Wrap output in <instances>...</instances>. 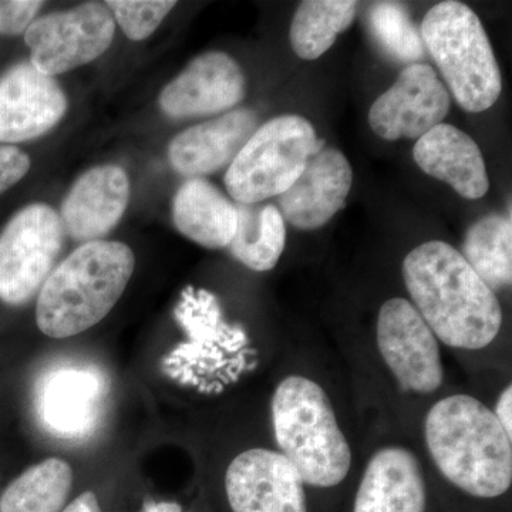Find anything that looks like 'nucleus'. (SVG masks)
<instances>
[{
	"instance_id": "obj_1",
	"label": "nucleus",
	"mask_w": 512,
	"mask_h": 512,
	"mask_svg": "<svg viewBox=\"0 0 512 512\" xmlns=\"http://www.w3.org/2000/svg\"><path fill=\"white\" fill-rule=\"evenodd\" d=\"M403 278L414 308L444 345L477 350L497 338L503 326L497 296L447 242L414 248L404 258Z\"/></svg>"
},
{
	"instance_id": "obj_2",
	"label": "nucleus",
	"mask_w": 512,
	"mask_h": 512,
	"mask_svg": "<svg viewBox=\"0 0 512 512\" xmlns=\"http://www.w3.org/2000/svg\"><path fill=\"white\" fill-rule=\"evenodd\" d=\"M430 456L446 480L470 497L495 500L512 484V437L493 410L467 394L431 407L424 423Z\"/></svg>"
},
{
	"instance_id": "obj_3",
	"label": "nucleus",
	"mask_w": 512,
	"mask_h": 512,
	"mask_svg": "<svg viewBox=\"0 0 512 512\" xmlns=\"http://www.w3.org/2000/svg\"><path fill=\"white\" fill-rule=\"evenodd\" d=\"M136 268L123 242L80 245L53 269L36 303L37 328L53 339L80 335L101 322L119 302Z\"/></svg>"
},
{
	"instance_id": "obj_4",
	"label": "nucleus",
	"mask_w": 512,
	"mask_h": 512,
	"mask_svg": "<svg viewBox=\"0 0 512 512\" xmlns=\"http://www.w3.org/2000/svg\"><path fill=\"white\" fill-rule=\"evenodd\" d=\"M272 421L282 456L305 485L332 488L348 477L352 451L320 384L296 375L282 380L272 399Z\"/></svg>"
},
{
	"instance_id": "obj_5",
	"label": "nucleus",
	"mask_w": 512,
	"mask_h": 512,
	"mask_svg": "<svg viewBox=\"0 0 512 512\" xmlns=\"http://www.w3.org/2000/svg\"><path fill=\"white\" fill-rule=\"evenodd\" d=\"M421 39L461 109H491L503 92V77L483 23L461 2L437 3L424 16Z\"/></svg>"
},
{
	"instance_id": "obj_6",
	"label": "nucleus",
	"mask_w": 512,
	"mask_h": 512,
	"mask_svg": "<svg viewBox=\"0 0 512 512\" xmlns=\"http://www.w3.org/2000/svg\"><path fill=\"white\" fill-rule=\"evenodd\" d=\"M325 147L305 117H275L254 134L229 164L225 187L238 204L279 197L298 180L306 164Z\"/></svg>"
},
{
	"instance_id": "obj_7",
	"label": "nucleus",
	"mask_w": 512,
	"mask_h": 512,
	"mask_svg": "<svg viewBox=\"0 0 512 512\" xmlns=\"http://www.w3.org/2000/svg\"><path fill=\"white\" fill-rule=\"evenodd\" d=\"M64 241L60 215L43 202L30 204L0 234V301L28 303L52 274Z\"/></svg>"
},
{
	"instance_id": "obj_8",
	"label": "nucleus",
	"mask_w": 512,
	"mask_h": 512,
	"mask_svg": "<svg viewBox=\"0 0 512 512\" xmlns=\"http://www.w3.org/2000/svg\"><path fill=\"white\" fill-rule=\"evenodd\" d=\"M116 33L113 13L103 3H84L36 19L26 30L30 63L46 76H56L99 59Z\"/></svg>"
},
{
	"instance_id": "obj_9",
	"label": "nucleus",
	"mask_w": 512,
	"mask_h": 512,
	"mask_svg": "<svg viewBox=\"0 0 512 512\" xmlns=\"http://www.w3.org/2000/svg\"><path fill=\"white\" fill-rule=\"evenodd\" d=\"M380 355L400 386L412 392H436L443 383L439 343L413 303L389 299L377 318Z\"/></svg>"
},
{
	"instance_id": "obj_10",
	"label": "nucleus",
	"mask_w": 512,
	"mask_h": 512,
	"mask_svg": "<svg viewBox=\"0 0 512 512\" xmlns=\"http://www.w3.org/2000/svg\"><path fill=\"white\" fill-rule=\"evenodd\" d=\"M447 87L429 64L404 67L396 83L372 104L369 124L384 140H419L450 111Z\"/></svg>"
},
{
	"instance_id": "obj_11",
	"label": "nucleus",
	"mask_w": 512,
	"mask_h": 512,
	"mask_svg": "<svg viewBox=\"0 0 512 512\" xmlns=\"http://www.w3.org/2000/svg\"><path fill=\"white\" fill-rule=\"evenodd\" d=\"M232 512H309L305 483L285 456L252 448L232 460L225 474Z\"/></svg>"
},
{
	"instance_id": "obj_12",
	"label": "nucleus",
	"mask_w": 512,
	"mask_h": 512,
	"mask_svg": "<svg viewBox=\"0 0 512 512\" xmlns=\"http://www.w3.org/2000/svg\"><path fill=\"white\" fill-rule=\"evenodd\" d=\"M67 97L55 77L30 62L0 77V143H23L49 133L63 119Z\"/></svg>"
},
{
	"instance_id": "obj_13",
	"label": "nucleus",
	"mask_w": 512,
	"mask_h": 512,
	"mask_svg": "<svg viewBox=\"0 0 512 512\" xmlns=\"http://www.w3.org/2000/svg\"><path fill=\"white\" fill-rule=\"evenodd\" d=\"M247 92L244 72L224 52L195 57L160 94L161 110L171 119L211 116L232 109Z\"/></svg>"
},
{
	"instance_id": "obj_14",
	"label": "nucleus",
	"mask_w": 512,
	"mask_h": 512,
	"mask_svg": "<svg viewBox=\"0 0 512 512\" xmlns=\"http://www.w3.org/2000/svg\"><path fill=\"white\" fill-rule=\"evenodd\" d=\"M352 184L353 171L345 154L323 147L292 187L279 195V212L292 227L303 231L322 228L345 207Z\"/></svg>"
},
{
	"instance_id": "obj_15",
	"label": "nucleus",
	"mask_w": 512,
	"mask_h": 512,
	"mask_svg": "<svg viewBox=\"0 0 512 512\" xmlns=\"http://www.w3.org/2000/svg\"><path fill=\"white\" fill-rule=\"evenodd\" d=\"M130 201V178L119 165L90 168L64 198L60 220L74 241H101L119 224Z\"/></svg>"
},
{
	"instance_id": "obj_16",
	"label": "nucleus",
	"mask_w": 512,
	"mask_h": 512,
	"mask_svg": "<svg viewBox=\"0 0 512 512\" xmlns=\"http://www.w3.org/2000/svg\"><path fill=\"white\" fill-rule=\"evenodd\" d=\"M106 380L90 367H60L40 384L37 410L50 433L80 439L99 421Z\"/></svg>"
},
{
	"instance_id": "obj_17",
	"label": "nucleus",
	"mask_w": 512,
	"mask_h": 512,
	"mask_svg": "<svg viewBox=\"0 0 512 512\" xmlns=\"http://www.w3.org/2000/svg\"><path fill=\"white\" fill-rule=\"evenodd\" d=\"M352 512H427V484L412 451L384 447L370 458Z\"/></svg>"
},
{
	"instance_id": "obj_18",
	"label": "nucleus",
	"mask_w": 512,
	"mask_h": 512,
	"mask_svg": "<svg viewBox=\"0 0 512 512\" xmlns=\"http://www.w3.org/2000/svg\"><path fill=\"white\" fill-rule=\"evenodd\" d=\"M252 110H232L220 119L187 128L168 147L171 167L185 177L198 178L229 165L256 131Z\"/></svg>"
},
{
	"instance_id": "obj_19",
	"label": "nucleus",
	"mask_w": 512,
	"mask_h": 512,
	"mask_svg": "<svg viewBox=\"0 0 512 512\" xmlns=\"http://www.w3.org/2000/svg\"><path fill=\"white\" fill-rule=\"evenodd\" d=\"M413 156L423 173L450 185L467 200H480L490 188L480 147L451 124L441 123L420 137Z\"/></svg>"
},
{
	"instance_id": "obj_20",
	"label": "nucleus",
	"mask_w": 512,
	"mask_h": 512,
	"mask_svg": "<svg viewBox=\"0 0 512 512\" xmlns=\"http://www.w3.org/2000/svg\"><path fill=\"white\" fill-rule=\"evenodd\" d=\"M173 221L184 237L201 247L228 248L237 232V205L214 184L190 178L175 194Z\"/></svg>"
},
{
	"instance_id": "obj_21",
	"label": "nucleus",
	"mask_w": 512,
	"mask_h": 512,
	"mask_svg": "<svg viewBox=\"0 0 512 512\" xmlns=\"http://www.w3.org/2000/svg\"><path fill=\"white\" fill-rule=\"evenodd\" d=\"M237 232L229 244L231 254L256 272L274 269L284 254L286 225L281 212L271 204H235Z\"/></svg>"
},
{
	"instance_id": "obj_22",
	"label": "nucleus",
	"mask_w": 512,
	"mask_h": 512,
	"mask_svg": "<svg viewBox=\"0 0 512 512\" xmlns=\"http://www.w3.org/2000/svg\"><path fill=\"white\" fill-rule=\"evenodd\" d=\"M511 214H488L467 231L461 255L491 291L512 282Z\"/></svg>"
},
{
	"instance_id": "obj_23",
	"label": "nucleus",
	"mask_w": 512,
	"mask_h": 512,
	"mask_svg": "<svg viewBox=\"0 0 512 512\" xmlns=\"http://www.w3.org/2000/svg\"><path fill=\"white\" fill-rule=\"evenodd\" d=\"M72 485V467L60 458H47L8 485L0 497V512H59Z\"/></svg>"
},
{
	"instance_id": "obj_24",
	"label": "nucleus",
	"mask_w": 512,
	"mask_h": 512,
	"mask_svg": "<svg viewBox=\"0 0 512 512\" xmlns=\"http://www.w3.org/2000/svg\"><path fill=\"white\" fill-rule=\"evenodd\" d=\"M357 2L306 0L293 15L289 39L296 56L316 60L335 45L356 18Z\"/></svg>"
},
{
	"instance_id": "obj_25",
	"label": "nucleus",
	"mask_w": 512,
	"mask_h": 512,
	"mask_svg": "<svg viewBox=\"0 0 512 512\" xmlns=\"http://www.w3.org/2000/svg\"><path fill=\"white\" fill-rule=\"evenodd\" d=\"M369 25L384 52L400 62L423 59L424 43L407 10L400 3L377 2L369 10Z\"/></svg>"
},
{
	"instance_id": "obj_26",
	"label": "nucleus",
	"mask_w": 512,
	"mask_h": 512,
	"mask_svg": "<svg viewBox=\"0 0 512 512\" xmlns=\"http://www.w3.org/2000/svg\"><path fill=\"white\" fill-rule=\"evenodd\" d=\"M175 5L173 0H111L106 3L124 35L134 42L153 35Z\"/></svg>"
},
{
	"instance_id": "obj_27",
	"label": "nucleus",
	"mask_w": 512,
	"mask_h": 512,
	"mask_svg": "<svg viewBox=\"0 0 512 512\" xmlns=\"http://www.w3.org/2000/svg\"><path fill=\"white\" fill-rule=\"evenodd\" d=\"M45 2L37 0H0V35L16 36L35 22Z\"/></svg>"
},
{
	"instance_id": "obj_28",
	"label": "nucleus",
	"mask_w": 512,
	"mask_h": 512,
	"mask_svg": "<svg viewBox=\"0 0 512 512\" xmlns=\"http://www.w3.org/2000/svg\"><path fill=\"white\" fill-rule=\"evenodd\" d=\"M30 158L18 147L0 144V195L26 177L30 170Z\"/></svg>"
},
{
	"instance_id": "obj_29",
	"label": "nucleus",
	"mask_w": 512,
	"mask_h": 512,
	"mask_svg": "<svg viewBox=\"0 0 512 512\" xmlns=\"http://www.w3.org/2000/svg\"><path fill=\"white\" fill-rule=\"evenodd\" d=\"M495 417L508 436L512 437V386H508L495 404Z\"/></svg>"
},
{
	"instance_id": "obj_30",
	"label": "nucleus",
	"mask_w": 512,
	"mask_h": 512,
	"mask_svg": "<svg viewBox=\"0 0 512 512\" xmlns=\"http://www.w3.org/2000/svg\"><path fill=\"white\" fill-rule=\"evenodd\" d=\"M62 512H103L97 500V495L93 491H86L80 494L76 500L67 505Z\"/></svg>"
},
{
	"instance_id": "obj_31",
	"label": "nucleus",
	"mask_w": 512,
	"mask_h": 512,
	"mask_svg": "<svg viewBox=\"0 0 512 512\" xmlns=\"http://www.w3.org/2000/svg\"><path fill=\"white\" fill-rule=\"evenodd\" d=\"M141 512H183V507L173 501H163V503H147Z\"/></svg>"
}]
</instances>
